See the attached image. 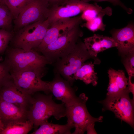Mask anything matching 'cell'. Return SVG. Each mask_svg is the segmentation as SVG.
I'll use <instances>...</instances> for the list:
<instances>
[{"label":"cell","mask_w":134,"mask_h":134,"mask_svg":"<svg viewBox=\"0 0 134 134\" xmlns=\"http://www.w3.org/2000/svg\"><path fill=\"white\" fill-rule=\"evenodd\" d=\"M53 95L38 94L32 96L27 110L28 120L33 123L36 129L43 122L53 116L57 120L66 116V106L62 103H55L52 99ZM35 129V130H36Z\"/></svg>","instance_id":"6da1fadb"},{"label":"cell","mask_w":134,"mask_h":134,"mask_svg":"<svg viewBox=\"0 0 134 134\" xmlns=\"http://www.w3.org/2000/svg\"><path fill=\"white\" fill-rule=\"evenodd\" d=\"M90 59L94 60V64H99L100 62L99 59L90 54L80 38L69 53L53 64L54 73L59 74L72 86L75 80V73L86 61Z\"/></svg>","instance_id":"7a4b0ae2"},{"label":"cell","mask_w":134,"mask_h":134,"mask_svg":"<svg viewBox=\"0 0 134 134\" xmlns=\"http://www.w3.org/2000/svg\"><path fill=\"white\" fill-rule=\"evenodd\" d=\"M88 99L85 94L82 93L73 103L65 106L67 122L72 125L75 129L72 134H83L86 131L87 134H97L95 123L102 122L103 116L94 117L89 112L86 105Z\"/></svg>","instance_id":"3957f363"},{"label":"cell","mask_w":134,"mask_h":134,"mask_svg":"<svg viewBox=\"0 0 134 134\" xmlns=\"http://www.w3.org/2000/svg\"><path fill=\"white\" fill-rule=\"evenodd\" d=\"M5 53L4 60L10 67V72L45 69L46 65L51 64L45 56L33 49L8 47Z\"/></svg>","instance_id":"277c9868"},{"label":"cell","mask_w":134,"mask_h":134,"mask_svg":"<svg viewBox=\"0 0 134 134\" xmlns=\"http://www.w3.org/2000/svg\"><path fill=\"white\" fill-rule=\"evenodd\" d=\"M49 26L47 19L20 28L15 32L10 41L11 47L34 50L41 42Z\"/></svg>","instance_id":"5b68a950"},{"label":"cell","mask_w":134,"mask_h":134,"mask_svg":"<svg viewBox=\"0 0 134 134\" xmlns=\"http://www.w3.org/2000/svg\"><path fill=\"white\" fill-rule=\"evenodd\" d=\"M128 88L118 94L106 95L104 100L99 102L103 105L102 111H110L115 116L134 128V100L129 96Z\"/></svg>","instance_id":"8992f818"},{"label":"cell","mask_w":134,"mask_h":134,"mask_svg":"<svg viewBox=\"0 0 134 134\" xmlns=\"http://www.w3.org/2000/svg\"><path fill=\"white\" fill-rule=\"evenodd\" d=\"M46 69H34L16 72H10L15 85L22 92L32 95L37 92L50 93L48 82L42 80Z\"/></svg>","instance_id":"52a82bcc"},{"label":"cell","mask_w":134,"mask_h":134,"mask_svg":"<svg viewBox=\"0 0 134 134\" xmlns=\"http://www.w3.org/2000/svg\"><path fill=\"white\" fill-rule=\"evenodd\" d=\"M80 24L75 26L40 52L51 64H53L73 50L77 41L83 35Z\"/></svg>","instance_id":"ba28073f"},{"label":"cell","mask_w":134,"mask_h":134,"mask_svg":"<svg viewBox=\"0 0 134 134\" xmlns=\"http://www.w3.org/2000/svg\"><path fill=\"white\" fill-rule=\"evenodd\" d=\"M50 5L47 0H30L13 20V31L27 25L43 21L48 17Z\"/></svg>","instance_id":"9c48e42d"},{"label":"cell","mask_w":134,"mask_h":134,"mask_svg":"<svg viewBox=\"0 0 134 134\" xmlns=\"http://www.w3.org/2000/svg\"><path fill=\"white\" fill-rule=\"evenodd\" d=\"M92 4L82 0H70L61 4L50 6L47 19L49 25L60 20L76 16L90 7Z\"/></svg>","instance_id":"30bf717a"},{"label":"cell","mask_w":134,"mask_h":134,"mask_svg":"<svg viewBox=\"0 0 134 134\" xmlns=\"http://www.w3.org/2000/svg\"><path fill=\"white\" fill-rule=\"evenodd\" d=\"M83 20L81 16L58 20L50 25L41 43L34 50L40 52Z\"/></svg>","instance_id":"8fae6325"},{"label":"cell","mask_w":134,"mask_h":134,"mask_svg":"<svg viewBox=\"0 0 134 134\" xmlns=\"http://www.w3.org/2000/svg\"><path fill=\"white\" fill-rule=\"evenodd\" d=\"M54 74L53 80L48 82L50 93L57 100L65 104L66 106L72 104L78 97L75 94L77 89L72 87L69 82L59 74Z\"/></svg>","instance_id":"7c38bea8"},{"label":"cell","mask_w":134,"mask_h":134,"mask_svg":"<svg viewBox=\"0 0 134 134\" xmlns=\"http://www.w3.org/2000/svg\"><path fill=\"white\" fill-rule=\"evenodd\" d=\"M112 37L116 43V47L121 56L134 51V25L132 22L120 29L110 31Z\"/></svg>","instance_id":"4fadbf2b"},{"label":"cell","mask_w":134,"mask_h":134,"mask_svg":"<svg viewBox=\"0 0 134 134\" xmlns=\"http://www.w3.org/2000/svg\"><path fill=\"white\" fill-rule=\"evenodd\" d=\"M32 95L25 94L16 87L13 80L6 84L0 89V99L13 104L27 111Z\"/></svg>","instance_id":"5bb4252c"},{"label":"cell","mask_w":134,"mask_h":134,"mask_svg":"<svg viewBox=\"0 0 134 134\" xmlns=\"http://www.w3.org/2000/svg\"><path fill=\"white\" fill-rule=\"evenodd\" d=\"M84 42L90 54L95 58H97L98 54L100 52L117 46L112 37L98 34L84 38Z\"/></svg>","instance_id":"9a60e30c"},{"label":"cell","mask_w":134,"mask_h":134,"mask_svg":"<svg viewBox=\"0 0 134 134\" xmlns=\"http://www.w3.org/2000/svg\"><path fill=\"white\" fill-rule=\"evenodd\" d=\"M0 115L5 126L12 122L28 120L27 111L0 99Z\"/></svg>","instance_id":"2e32d148"},{"label":"cell","mask_w":134,"mask_h":134,"mask_svg":"<svg viewBox=\"0 0 134 134\" xmlns=\"http://www.w3.org/2000/svg\"><path fill=\"white\" fill-rule=\"evenodd\" d=\"M109 83L107 89L106 95L116 94L124 91L127 88L128 79L124 71L116 70L112 68L108 70Z\"/></svg>","instance_id":"e0dca14e"},{"label":"cell","mask_w":134,"mask_h":134,"mask_svg":"<svg viewBox=\"0 0 134 134\" xmlns=\"http://www.w3.org/2000/svg\"><path fill=\"white\" fill-rule=\"evenodd\" d=\"M94 64L92 62L84 63L75 73V80L82 81L87 85L91 84L96 86L98 83V77L94 71Z\"/></svg>","instance_id":"ac0fdd59"},{"label":"cell","mask_w":134,"mask_h":134,"mask_svg":"<svg viewBox=\"0 0 134 134\" xmlns=\"http://www.w3.org/2000/svg\"><path fill=\"white\" fill-rule=\"evenodd\" d=\"M40 127L36 129L31 134H70V131L73 126L67 122L64 125L55 124L44 122L40 125Z\"/></svg>","instance_id":"d6986e66"},{"label":"cell","mask_w":134,"mask_h":134,"mask_svg":"<svg viewBox=\"0 0 134 134\" xmlns=\"http://www.w3.org/2000/svg\"><path fill=\"white\" fill-rule=\"evenodd\" d=\"M33 127V123L29 120L12 122L7 124L0 134H27Z\"/></svg>","instance_id":"ffe728a7"},{"label":"cell","mask_w":134,"mask_h":134,"mask_svg":"<svg viewBox=\"0 0 134 134\" xmlns=\"http://www.w3.org/2000/svg\"><path fill=\"white\" fill-rule=\"evenodd\" d=\"M112 14V9L109 7L103 8V11L96 17L92 20L86 21L83 25L89 30L95 32L98 30L104 31L105 30L106 25L103 21V18L105 15L110 16Z\"/></svg>","instance_id":"44dd1931"},{"label":"cell","mask_w":134,"mask_h":134,"mask_svg":"<svg viewBox=\"0 0 134 134\" xmlns=\"http://www.w3.org/2000/svg\"><path fill=\"white\" fill-rule=\"evenodd\" d=\"M13 20L11 12L5 3L0 4V29L12 31Z\"/></svg>","instance_id":"7402d4cb"},{"label":"cell","mask_w":134,"mask_h":134,"mask_svg":"<svg viewBox=\"0 0 134 134\" xmlns=\"http://www.w3.org/2000/svg\"><path fill=\"white\" fill-rule=\"evenodd\" d=\"M30 0H4V2L10 10L14 20Z\"/></svg>","instance_id":"603a6c76"},{"label":"cell","mask_w":134,"mask_h":134,"mask_svg":"<svg viewBox=\"0 0 134 134\" xmlns=\"http://www.w3.org/2000/svg\"><path fill=\"white\" fill-rule=\"evenodd\" d=\"M14 34L13 31L0 29V55L5 52Z\"/></svg>","instance_id":"cb8c5ba5"},{"label":"cell","mask_w":134,"mask_h":134,"mask_svg":"<svg viewBox=\"0 0 134 134\" xmlns=\"http://www.w3.org/2000/svg\"><path fill=\"white\" fill-rule=\"evenodd\" d=\"M10 70L9 65L5 60L0 62V89L7 83L13 80Z\"/></svg>","instance_id":"d4e9b609"},{"label":"cell","mask_w":134,"mask_h":134,"mask_svg":"<svg viewBox=\"0 0 134 134\" xmlns=\"http://www.w3.org/2000/svg\"><path fill=\"white\" fill-rule=\"evenodd\" d=\"M103 9L101 6L95 3L84 11L81 16L83 20L89 21L97 16Z\"/></svg>","instance_id":"484cf974"},{"label":"cell","mask_w":134,"mask_h":134,"mask_svg":"<svg viewBox=\"0 0 134 134\" xmlns=\"http://www.w3.org/2000/svg\"><path fill=\"white\" fill-rule=\"evenodd\" d=\"M122 61L129 76H134V51L122 56Z\"/></svg>","instance_id":"4316f807"},{"label":"cell","mask_w":134,"mask_h":134,"mask_svg":"<svg viewBox=\"0 0 134 134\" xmlns=\"http://www.w3.org/2000/svg\"><path fill=\"white\" fill-rule=\"evenodd\" d=\"M83 1L89 2L90 1H94L98 2H100L106 1L109 2L114 6H120L125 10L129 14H131L133 12V10L131 8L127 7L121 2L120 0H82Z\"/></svg>","instance_id":"83f0119b"},{"label":"cell","mask_w":134,"mask_h":134,"mask_svg":"<svg viewBox=\"0 0 134 134\" xmlns=\"http://www.w3.org/2000/svg\"><path fill=\"white\" fill-rule=\"evenodd\" d=\"M49 4L50 7L55 5H59L70 0H47Z\"/></svg>","instance_id":"f1b7e54d"},{"label":"cell","mask_w":134,"mask_h":134,"mask_svg":"<svg viewBox=\"0 0 134 134\" xmlns=\"http://www.w3.org/2000/svg\"><path fill=\"white\" fill-rule=\"evenodd\" d=\"M5 127V125L2 121L0 115V132L2 131Z\"/></svg>","instance_id":"f546056e"},{"label":"cell","mask_w":134,"mask_h":134,"mask_svg":"<svg viewBox=\"0 0 134 134\" xmlns=\"http://www.w3.org/2000/svg\"><path fill=\"white\" fill-rule=\"evenodd\" d=\"M4 3V0H0V4Z\"/></svg>","instance_id":"4dcf8cb0"}]
</instances>
